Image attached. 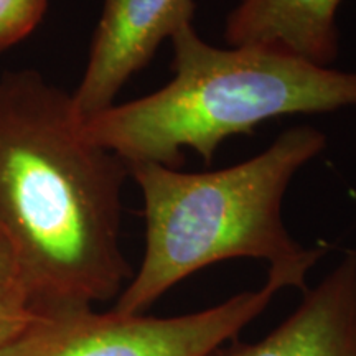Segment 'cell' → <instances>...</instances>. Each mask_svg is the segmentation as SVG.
Masks as SVG:
<instances>
[{"mask_svg": "<svg viewBox=\"0 0 356 356\" xmlns=\"http://www.w3.org/2000/svg\"><path fill=\"white\" fill-rule=\"evenodd\" d=\"M122 159L79 134L71 95L33 70L0 76V244L35 315L92 309L132 279Z\"/></svg>", "mask_w": 356, "mask_h": 356, "instance_id": "obj_1", "label": "cell"}, {"mask_svg": "<svg viewBox=\"0 0 356 356\" xmlns=\"http://www.w3.org/2000/svg\"><path fill=\"white\" fill-rule=\"evenodd\" d=\"M327 147L314 126L287 129L256 157L215 172L185 173L131 163L144 197L145 251L114 312L142 315L167 291L204 267L249 257L269 262L289 287L305 292L309 270L327 252L304 248L282 220L293 175Z\"/></svg>", "mask_w": 356, "mask_h": 356, "instance_id": "obj_2", "label": "cell"}, {"mask_svg": "<svg viewBox=\"0 0 356 356\" xmlns=\"http://www.w3.org/2000/svg\"><path fill=\"white\" fill-rule=\"evenodd\" d=\"M170 40V83L79 122L84 139L127 165L152 162L178 170L184 149L210 165L222 140L252 134L269 119L356 108V71L254 47H213L191 24Z\"/></svg>", "mask_w": 356, "mask_h": 356, "instance_id": "obj_3", "label": "cell"}, {"mask_svg": "<svg viewBox=\"0 0 356 356\" xmlns=\"http://www.w3.org/2000/svg\"><path fill=\"white\" fill-rule=\"evenodd\" d=\"M287 287L280 275L269 273L257 291L163 318L92 309L35 315L24 332L0 346V356H204L238 338Z\"/></svg>", "mask_w": 356, "mask_h": 356, "instance_id": "obj_4", "label": "cell"}, {"mask_svg": "<svg viewBox=\"0 0 356 356\" xmlns=\"http://www.w3.org/2000/svg\"><path fill=\"white\" fill-rule=\"evenodd\" d=\"M195 0H104L86 70L71 95L79 122L115 104L121 89L159 47L193 22Z\"/></svg>", "mask_w": 356, "mask_h": 356, "instance_id": "obj_5", "label": "cell"}, {"mask_svg": "<svg viewBox=\"0 0 356 356\" xmlns=\"http://www.w3.org/2000/svg\"><path fill=\"white\" fill-rule=\"evenodd\" d=\"M262 340L226 341L204 356H356V261L346 257Z\"/></svg>", "mask_w": 356, "mask_h": 356, "instance_id": "obj_6", "label": "cell"}, {"mask_svg": "<svg viewBox=\"0 0 356 356\" xmlns=\"http://www.w3.org/2000/svg\"><path fill=\"white\" fill-rule=\"evenodd\" d=\"M341 0H241L226 19L229 47H254L328 68L340 51Z\"/></svg>", "mask_w": 356, "mask_h": 356, "instance_id": "obj_7", "label": "cell"}, {"mask_svg": "<svg viewBox=\"0 0 356 356\" xmlns=\"http://www.w3.org/2000/svg\"><path fill=\"white\" fill-rule=\"evenodd\" d=\"M47 7L48 0H0V53L29 37Z\"/></svg>", "mask_w": 356, "mask_h": 356, "instance_id": "obj_8", "label": "cell"}, {"mask_svg": "<svg viewBox=\"0 0 356 356\" xmlns=\"http://www.w3.org/2000/svg\"><path fill=\"white\" fill-rule=\"evenodd\" d=\"M33 317L35 314L13 280L0 286V346L24 332Z\"/></svg>", "mask_w": 356, "mask_h": 356, "instance_id": "obj_9", "label": "cell"}, {"mask_svg": "<svg viewBox=\"0 0 356 356\" xmlns=\"http://www.w3.org/2000/svg\"><path fill=\"white\" fill-rule=\"evenodd\" d=\"M13 279V266L10 256L6 251V248L0 244V286L12 282Z\"/></svg>", "mask_w": 356, "mask_h": 356, "instance_id": "obj_10", "label": "cell"}, {"mask_svg": "<svg viewBox=\"0 0 356 356\" xmlns=\"http://www.w3.org/2000/svg\"><path fill=\"white\" fill-rule=\"evenodd\" d=\"M348 252H350V254H351V256H353V257H355V261H356V248H355V249H350V251H348Z\"/></svg>", "mask_w": 356, "mask_h": 356, "instance_id": "obj_11", "label": "cell"}]
</instances>
